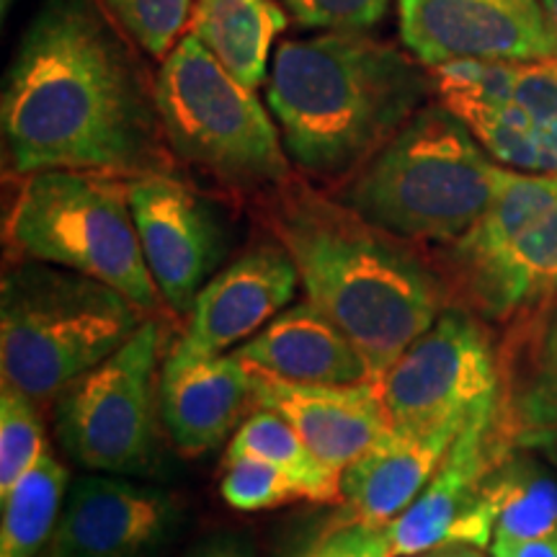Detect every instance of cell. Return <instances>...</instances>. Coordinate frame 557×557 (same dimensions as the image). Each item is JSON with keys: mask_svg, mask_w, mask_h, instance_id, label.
<instances>
[{"mask_svg": "<svg viewBox=\"0 0 557 557\" xmlns=\"http://www.w3.org/2000/svg\"><path fill=\"white\" fill-rule=\"evenodd\" d=\"M9 169L90 171L114 178L171 173L156 88L145 86L94 0H47L21 37L0 99Z\"/></svg>", "mask_w": 557, "mask_h": 557, "instance_id": "1", "label": "cell"}, {"mask_svg": "<svg viewBox=\"0 0 557 557\" xmlns=\"http://www.w3.org/2000/svg\"><path fill=\"white\" fill-rule=\"evenodd\" d=\"M261 218L312 305L364 354L372 382L447 310L442 274L408 246L292 176L261 197Z\"/></svg>", "mask_w": 557, "mask_h": 557, "instance_id": "2", "label": "cell"}, {"mask_svg": "<svg viewBox=\"0 0 557 557\" xmlns=\"http://www.w3.org/2000/svg\"><path fill=\"white\" fill-rule=\"evenodd\" d=\"M436 94L434 73L367 32L289 39L271 58L267 103L305 176L336 184L359 173Z\"/></svg>", "mask_w": 557, "mask_h": 557, "instance_id": "3", "label": "cell"}, {"mask_svg": "<svg viewBox=\"0 0 557 557\" xmlns=\"http://www.w3.org/2000/svg\"><path fill=\"white\" fill-rule=\"evenodd\" d=\"M500 171L468 124L438 101L416 111L338 199L395 238L449 246L496 197Z\"/></svg>", "mask_w": 557, "mask_h": 557, "instance_id": "4", "label": "cell"}, {"mask_svg": "<svg viewBox=\"0 0 557 557\" xmlns=\"http://www.w3.org/2000/svg\"><path fill=\"white\" fill-rule=\"evenodd\" d=\"M148 312L99 278L29 261L0 284V374L34 403L58 400L116 354Z\"/></svg>", "mask_w": 557, "mask_h": 557, "instance_id": "5", "label": "cell"}, {"mask_svg": "<svg viewBox=\"0 0 557 557\" xmlns=\"http://www.w3.org/2000/svg\"><path fill=\"white\" fill-rule=\"evenodd\" d=\"M156 103L171 156L243 194H269L292 178L282 132L256 90L186 32L160 62Z\"/></svg>", "mask_w": 557, "mask_h": 557, "instance_id": "6", "label": "cell"}, {"mask_svg": "<svg viewBox=\"0 0 557 557\" xmlns=\"http://www.w3.org/2000/svg\"><path fill=\"white\" fill-rule=\"evenodd\" d=\"M24 178L5 225L18 256L99 278L148 315L165 305L139 246L127 181L90 171Z\"/></svg>", "mask_w": 557, "mask_h": 557, "instance_id": "7", "label": "cell"}, {"mask_svg": "<svg viewBox=\"0 0 557 557\" xmlns=\"http://www.w3.org/2000/svg\"><path fill=\"white\" fill-rule=\"evenodd\" d=\"M449 299L475 318H529L557 295V176L504 169L496 197L447 246Z\"/></svg>", "mask_w": 557, "mask_h": 557, "instance_id": "8", "label": "cell"}, {"mask_svg": "<svg viewBox=\"0 0 557 557\" xmlns=\"http://www.w3.org/2000/svg\"><path fill=\"white\" fill-rule=\"evenodd\" d=\"M163 344V323L148 318L120 351L75 380L54 400L60 442L81 468L109 475L152 470L158 455V369Z\"/></svg>", "mask_w": 557, "mask_h": 557, "instance_id": "9", "label": "cell"}, {"mask_svg": "<svg viewBox=\"0 0 557 557\" xmlns=\"http://www.w3.org/2000/svg\"><path fill=\"white\" fill-rule=\"evenodd\" d=\"M374 385L389 426L413 436H459L480 406L500 398L491 338L468 310H444Z\"/></svg>", "mask_w": 557, "mask_h": 557, "instance_id": "10", "label": "cell"}, {"mask_svg": "<svg viewBox=\"0 0 557 557\" xmlns=\"http://www.w3.org/2000/svg\"><path fill=\"white\" fill-rule=\"evenodd\" d=\"M500 398L480 406L442 459L434 478L387 529L389 557H418L436 547H485L496 534L498 508L487 478L506 457L498 434Z\"/></svg>", "mask_w": 557, "mask_h": 557, "instance_id": "11", "label": "cell"}, {"mask_svg": "<svg viewBox=\"0 0 557 557\" xmlns=\"http://www.w3.org/2000/svg\"><path fill=\"white\" fill-rule=\"evenodd\" d=\"M406 50L429 67L459 60H557L542 0H398Z\"/></svg>", "mask_w": 557, "mask_h": 557, "instance_id": "12", "label": "cell"}, {"mask_svg": "<svg viewBox=\"0 0 557 557\" xmlns=\"http://www.w3.org/2000/svg\"><path fill=\"white\" fill-rule=\"evenodd\" d=\"M127 194L145 263L165 308L189 315L225 253L220 218L171 173L127 178Z\"/></svg>", "mask_w": 557, "mask_h": 557, "instance_id": "13", "label": "cell"}, {"mask_svg": "<svg viewBox=\"0 0 557 557\" xmlns=\"http://www.w3.org/2000/svg\"><path fill=\"white\" fill-rule=\"evenodd\" d=\"M178 521L173 493L109 472L88 475L70 487L50 557H152Z\"/></svg>", "mask_w": 557, "mask_h": 557, "instance_id": "14", "label": "cell"}, {"mask_svg": "<svg viewBox=\"0 0 557 557\" xmlns=\"http://www.w3.org/2000/svg\"><path fill=\"white\" fill-rule=\"evenodd\" d=\"M297 284L295 263L278 243L250 248L201 287L165 361L222 357L227 348L246 344L295 299Z\"/></svg>", "mask_w": 557, "mask_h": 557, "instance_id": "15", "label": "cell"}, {"mask_svg": "<svg viewBox=\"0 0 557 557\" xmlns=\"http://www.w3.org/2000/svg\"><path fill=\"white\" fill-rule=\"evenodd\" d=\"M250 374L253 406L282 416L323 462L341 472L393 429L374 382L302 385L256 369Z\"/></svg>", "mask_w": 557, "mask_h": 557, "instance_id": "16", "label": "cell"}, {"mask_svg": "<svg viewBox=\"0 0 557 557\" xmlns=\"http://www.w3.org/2000/svg\"><path fill=\"white\" fill-rule=\"evenodd\" d=\"M253 406V374L243 361L207 357L165 361L160 369V418L186 457L214 449Z\"/></svg>", "mask_w": 557, "mask_h": 557, "instance_id": "17", "label": "cell"}, {"mask_svg": "<svg viewBox=\"0 0 557 557\" xmlns=\"http://www.w3.org/2000/svg\"><path fill=\"white\" fill-rule=\"evenodd\" d=\"M233 354L256 372L302 385L372 382L364 354L310 299L278 312Z\"/></svg>", "mask_w": 557, "mask_h": 557, "instance_id": "18", "label": "cell"}, {"mask_svg": "<svg viewBox=\"0 0 557 557\" xmlns=\"http://www.w3.org/2000/svg\"><path fill=\"white\" fill-rule=\"evenodd\" d=\"M498 434L506 449L537 455L557 470V295L529 315L513 341Z\"/></svg>", "mask_w": 557, "mask_h": 557, "instance_id": "19", "label": "cell"}, {"mask_svg": "<svg viewBox=\"0 0 557 557\" xmlns=\"http://www.w3.org/2000/svg\"><path fill=\"white\" fill-rule=\"evenodd\" d=\"M451 114L506 169L557 176V60L517 62L506 101Z\"/></svg>", "mask_w": 557, "mask_h": 557, "instance_id": "20", "label": "cell"}, {"mask_svg": "<svg viewBox=\"0 0 557 557\" xmlns=\"http://www.w3.org/2000/svg\"><path fill=\"white\" fill-rule=\"evenodd\" d=\"M457 436H413L389 429L341 475L354 524L387 527L418 498Z\"/></svg>", "mask_w": 557, "mask_h": 557, "instance_id": "21", "label": "cell"}, {"mask_svg": "<svg viewBox=\"0 0 557 557\" xmlns=\"http://www.w3.org/2000/svg\"><path fill=\"white\" fill-rule=\"evenodd\" d=\"M287 29L276 0H197L189 32L248 88L267 86L271 47Z\"/></svg>", "mask_w": 557, "mask_h": 557, "instance_id": "22", "label": "cell"}, {"mask_svg": "<svg viewBox=\"0 0 557 557\" xmlns=\"http://www.w3.org/2000/svg\"><path fill=\"white\" fill-rule=\"evenodd\" d=\"M238 455L259 457L274 465L302 491V498L315 500V504L344 498L341 493L344 472L323 462L297 434V429L271 410H250L246 421L240 423L225 457Z\"/></svg>", "mask_w": 557, "mask_h": 557, "instance_id": "23", "label": "cell"}, {"mask_svg": "<svg viewBox=\"0 0 557 557\" xmlns=\"http://www.w3.org/2000/svg\"><path fill=\"white\" fill-rule=\"evenodd\" d=\"M70 475L50 449L0 498V557H37L58 529Z\"/></svg>", "mask_w": 557, "mask_h": 557, "instance_id": "24", "label": "cell"}, {"mask_svg": "<svg viewBox=\"0 0 557 557\" xmlns=\"http://www.w3.org/2000/svg\"><path fill=\"white\" fill-rule=\"evenodd\" d=\"M498 519L493 540L557 537V483L540 465L504 457L487 478Z\"/></svg>", "mask_w": 557, "mask_h": 557, "instance_id": "25", "label": "cell"}, {"mask_svg": "<svg viewBox=\"0 0 557 557\" xmlns=\"http://www.w3.org/2000/svg\"><path fill=\"white\" fill-rule=\"evenodd\" d=\"M50 449L39 403L13 385L0 387V498Z\"/></svg>", "mask_w": 557, "mask_h": 557, "instance_id": "26", "label": "cell"}, {"mask_svg": "<svg viewBox=\"0 0 557 557\" xmlns=\"http://www.w3.org/2000/svg\"><path fill=\"white\" fill-rule=\"evenodd\" d=\"M111 16L150 58L163 60L191 24V0H103Z\"/></svg>", "mask_w": 557, "mask_h": 557, "instance_id": "27", "label": "cell"}, {"mask_svg": "<svg viewBox=\"0 0 557 557\" xmlns=\"http://www.w3.org/2000/svg\"><path fill=\"white\" fill-rule=\"evenodd\" d=\"M220 493L238 511H267L302 498V491L274 465L259 457H225Z\"/></svg>", "mask_w": 557, "mask_h": 557, "instance_id": "28", "label": "cell"}, {"mask_svg": "<svg viewBox=\"0 0 557 557\" xmlns=\"http://www.w3.org/2000/svg\"><path fill=\"white\" fill-rule=\"evenodd\" d=\"M305 29L369 32L387 16L389 0H278Z\"/></svg>", "mask_w": 557, "mask_h": 557, "instance_id": "29", "label": "cell"}, {"mask_svg": "<svg viewBox=\"0 0 557 557\" xmlns=\"http://www.w3.org/2000/svg\"><path fill=\"white\" fill-rule=\"evenodd\" d=\"M302 557H389L387 529L348 521L315 542Z\"/></svg>", "mask_w": 557, "mask_h": 557, "instance_id": "30", "label": "cell"}, {"mask_svg": "<svg viewBox=\"0 0 557 557\" xmlns=\"http://www.w3.org/2000/svg\"><path fill=\"white\" fill-rule=\"evenodd\" d=\"M493 557H557V537L493 540Z\"/></svg>", "mask_w": 557, "mask_h": 557, "instance_id": "31", "label": "cell"}, {"mask_svg": "<svg viewBox=\"0 0 557 557\" xmlns=\"http://www.w3.org/2000/svg\"><path fill=\"white\" fill-rule=\"evenodd\" d=\"M186 557H248V553L233 540H209Z\"/></svg>", "mask_w": 557, "mask_h": 557, "instance_id": "32", "label": "cell"}, {"mask_svg": "<svg viewBox=\"0 0 557 557\" xmlns=\"http://www.w3.org/2000/svg\"><path fill=\"white\" fill-rule=\"evenodd\" d=\"M542 5H545V13H547L549 24H553V32L557 37V0H542Z\"/></svg>", "mask_w": 557, "mask_h": 557, "instance_id": "33", "label": "cell"}]
</instances>
